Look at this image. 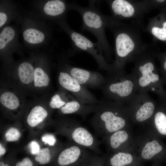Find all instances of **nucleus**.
<instances>
[{
    "label": "nucleus",
    "instance_id": "obj_1",
    "mask_svg": "<svg viewBox=\"0 0 166 166\" xmlns=\"http://www.w3.org/2000/svg\"><path fill=\"white\" fill-rule=\"evenodd\" d=\"M106 27L112 32L115 41V59L109 70L113 74L121 73L127 61L136 59L148 46L141 39L142 23L132 21L126 23L107 16Z\"/></svg>",
    "mask_w": 166,
    "mask_h": 166
},
{
    "label": "nucleus",
    "instance_id": "obj_2",
    "mask_svg": "<svg viewBox=\"0 0 166 166\" xmlns=\"http://www.w3.org/2000/svg\"><path fill=\"white\" fill-rule=\"evenodd\" d=\"M96 1H90L88 6L84 7L75 2L72 4V9L78 12L82 19L81 30L89 31L97 39L96 43L100 52L109 58L112 53L111 48L105 33L107 16L102 14L95 5Z\"/></svg>",
    "mask_w": 166,
    "mask_h": 166
},
{
    "label": "nucleus",
    "instance_id": "obj_3",
    "mask_svg": "<svg viewBox=\"0 0 166 166\" xmlns=\"http://www.w3.org/2000/svg\"><path fill=\"white\" fill-rule=\"evenodd\" d=\"M116 103L100 102L91 121L97 135L103 136L106 134L121 130L125 126L124 119L116 109Z\"/></svg>",
    "mask_w": 166,
    "mask_h": 166
},
{
    "label": "nucleus",
    "instance_id": "obj_4",
    "mask_svg": "<svg viewBox=\"0 0 166 166\" xmlns=\"http://www.w3.org/2000/svg\"><path fill=\"white\" fill-rule=\"evenodd\" d=\"M113 18L142 23L144 14L152 9L150 0H112L106 1Z\"/></svg>",
    "mask_w": 166,
    "mask_h": 166
},
{
    "label": "nucleus",
    "instance_id": "obj_5",
    "mask_svg": "<svg viewBox=\"0 0 166 166\" xmlns=\"http://www.w3.org/2000/svg\"><path fill=\"white\" fill-rule=\"evenodd\" d=\"M121 73L113 74L105 82L102 87L104 93L109 99L120 101L127 97L132 93L133 82L124 79Z\"/></svg>",
    "mask_w": 166,
    "mask_h": 166
},
{
    "label": "nucleus",
    "instance_id": "obj_6",
    "mask_svg": "<svg viewBox=\"0 0 166 166\" xmlns=\"http://www.w3.org/2000/svg\"><path fill=\"white\" fill-rule=\"evenodd\" d=\"M58 80L60 85L71 93L80 102L90 104H98L100 102L86 87L78 83L68 72H60Z\"/></svg>",
    "mask_w": 166,
    "mask_h": 166
},
{
    "label": "nucleus",
    "instance_id": "obj_7",
    "mask_svg": "<svg viewBox=\"0 0 166 166\" xmlns=\"http://www.w3.org/2000/svg\"><path fill=\"white\" fill-rule=\"evenodd\" d=\"M69 31V35L75 50L88 53L94 58L99 69L109 70L110 65L106 62L103 55L98 49L96 43L92 42L83 35L73 30Z\"/></svg>",
    "mask_w": 166,
    "mask_h": 166
},
{
    "label": "nucleus",
    "instance_id": "obj_8",
    "mask_svg": "<svg viewBox=\"0 0 166 166\" xmlns=\"http://www.w3.org/2000/svg\"><path fill=\"white\" fill-rule=\"evenodd\" d=\"M68 72L80 84L91 88H102L106 79L99 72L79 67L70 66Z\"/></svg>",
    "mask_w": 166,
    "mask_h": 166
},
{
    "label": "nucleus",
    "instance_id": "obj_9",
    "mask_svg": "<svg viewBox=\"0 0 166 166\" xmlns=\"http://www.w3.org/2000/svg\"><path fill=\"white\" fill-rule=\"evenodd\" d=\"M90 152L87 149L73 143L59 154L58 163L61 166H66L78 163L90 158Z\"/></svg>",
    "mask_w": 166,
    "mask_h": 166
},
{
    "label": "nucleus",
    "instance_id": "obj_10",
    "mask_svg": "<svg viewBox=\"0 0 166 166\" xmlns=\"http://www.w3.org/2000/svg\"><path fill=\"white\" fill-rule=\"evenodd\" d=\"M99 104H85L75 98L66 103L60 110L64 114H75L85 117L91 113H94L97 109Z\"/></svg>",
    "mask_w": 166,
    "mask_h": 166
},
{
    "label": "nucleus",
    "instance_id": "obj_11",
    "mask_svg": "<svg viewBox=\"0 0 166 166\" xmlns=\"http://www.w3.org/2000/svg\"><path fill=\"white\" fill-rule=\"evenodd\" d=\"M148 23L144 28V30L151 35L155 38L162 41H166V21L162 23L160 27L150 18H148Z\"/></svg>",
    "mask_w": 166,
    "mask_h": 166
},
{
    "label": "nucleus",
    "instance_id": "obj_12",
    "mask_svg": "<svg viewBox=\"0 0 166 166\" xmlns=\"http://www.w3.org/2000/svg\"><path fill=\"white\" fill-rule=\"evenodd\" d=\"M48 113L46 110L40 106L33 108L27 117V121L28 124L32 127L37 125L46 117Z\"/></svg>",
    "mask_w": 166,
    "mask_h": 166
},
{
    "label": "nucleus",
    "instance_id": "obj_13",
    "mask_svg": "<svg viewBox=\"0 0 166 166\" xmlns=\"http://www.w3.org/2000/svg\"><path fill=\"white\" fill-rule=\"evenodd\" d=\"M34 67L30 63L24 62L21 63L18 68V74L21 82L25 84L31 83L34 80Z\"/></svg>",
    "mask_w": 166,
    "mask_h": 166
},
{
    "label": "nucleus",
    "instance_id": "obj_14",
    "mask_svg": "<svg viewBox=\"0 0 166 166\" xmlns=\"http://www.w3.org/2000/svg\"><path fill=\"white\" fill-rule=\"evenodd\" d=\"M66 6L65 3L61 0L49 1L45 5L44 10L49 15L57 16L63 14L65 11Z\"/></svg>",
    "mask_w": 166,
    "mask_h": 166
},
{
    "label": "nucleus",
    "instance_id": "obj_15",
    "mask_svg": "<svg viewBox=\"0 0 166 166\" xmlns=\"http://www.w3.org/2000/svg\"><path fill=\"white\" fill-rule=\"evenodd\" d=\"M133 158L130 153L119 152L113 155L109 160L111 166H128L133 164Z\"/></svg>",
    "mask_w": 166,
    "mask_h": 166
},
{
    "label": "nucleus",
    "instance_id": "obj_16",
    "mask_svg": "<svg viewBox=\"0 0 166 166\" xmlns=\"http://www.w3.org/2000/svg\"><path fill=\"white\" fill-rule=\"evenodd\" d=\"M162 149V146L156 140H154L145 144L142 151L141 156L144 160H150Z\"/></svg>",
    "mask_w": 166,
    "mask_h": 166
},
{
    "label": "nucleus",
    "instance_id": "obj_17",
    "mask_svg": "<svg viewBox=\"0 0 166 166\" xmlns=\"http://www.w3.org/2000/svg\"><path fill=\"white\" fill-rule=\"evenodd\" d=\"M0 101L3 105L10 109H17L19 105L18 97L14 93L10 92L2 93L0 96Z\"/></svg>",
    "mask_w": 166,
    "mask_h": 166
},
{
    "label": "nucleus",
    "instance_id": "obj_18",
    "mask_svg": "<svg viewBox=\"0 0 166 166\" xmlns=\"http://www.w3.org/2000/svg\"><path fill=\"white\" fill-rule=\"evenodd\" d=\"M154 109V105L152 102L148 101L144 103L136 113V120L142 122L148 119L152 115Z\"/></svg>",
    "mask_w": 166,
    "mask_h": 166
},
{
    "label": "nucleus",
    "instance_id": "obj_19",
    "mask_svg": "<svg viewBox=\"0 0 166 166\" xmlns=\"http://www.w3.org/2000/svg\"><path fill=\"white\" fill-rule=\"evenodd\" d=\"M128 138L127 132L124 131L119 130L113 132L109 137L110 146L113 149H117L127 140Z\"/></svg>",
    "mask_w": 166,
    "mask_h": 166
},
{
    "label": "nucleus",
    "instance_id": "obj_20",
    "mask_svg": "<svg viewBox=\"0 0 166 166\" xmlns=\"http://www.w3.org/2000/svg\"><path fill=\"white\" fill-rule=\"evenodd\" d=\"M23 36L26 42L33 44L42 42L45 38L42 33L34 29H29L25 30L23 32Z\"/></svg>",
    "mask_w": 166,
    "mask_h": 166
},
{
    "label": "nucleus",
    "instance_id": "obj_21",
    "mask_svg": "<svg viewBox=\"0 0 166 166\" xmlns=\"http://www.w3.org/2000/svg\"><path fill=\"white\" fill-rule=\"evenodd\" d=\"M34 70V80L35 86L40 87L48 86L50 79L47 74L41 68H37Z\"/></svg>",
    "mask_w": 166,
    "mask_h": 166
},
{
    "label": "nucleus",
    "instance_id": "obj_22",
    "mask_svg": "<svg viewBox=\"0 0 166 166\" xmlns=\"http://www.w3.org/2000/svg\"><path fill=\"white\" fill-rule=\"evenodd\" d=\"M15 32L14 29L10 27H5L0 34V49H3L8 43L14 38Z\"/></svg>",
    "mask_w": 166,
    "mask_h": 166
},
{
    "label": "nucleus",
    "instance_id": "obj_23",
    "mask_svg": "<svg viewBox=\"0 0 166 166\" xmlns=\"http://www.w3.org/2000/svg\"><path fill=\"white\" fill-rule=\"evenodd\" d=\"M156 127L159 132L166 135V116L161 112H158L154 117Z\"/></svg>",
    "mask_w": 166,
    "mask_h": 166
},
{
    "label": "nucleus",
    "instance_id": "obj_24",
    "mask_svg": "<svg viewBox=\"0 0 166 166\" xmlns=\"http://www.w3.org/2000/svg\"><path fill=\"white\" fill-rule=\"evenodd\" d=\"M69 101L65 94L56 93L51 98L49 105L53 109H60Z\"/></svg>",
    "mask_w": 166,
    "mask_h": 166
},
{
    "label": "nucleus",
    "instance_id": "obj_25",
    "mask_svg": "<svg viewBox=\"0 0 166 166\" xmlns=\"http://www.w3.org/2000/svg\"><path fill=\"white\" fill-rule=\"evenodd\" d=\"M35 160L41 164H45L50 160L51 155L48 148H42L36 154Z\"/></svg>",
    "mask_w": 166,
    "mask_h": 166
},
{
    "label": "nucleus",
    "instance_id": "obj_26",
    "mask_svg": "<svg viewBox=\"0 0 166 166\" xmlns=\"http://www.w3.org/2000/svg\"><path fill=\"white\" fill-rule=\"evenodd\" d=\"M21 136L19 131L16 128H9L5 134L6 140L8 141H14L18 140Z\"/></svg>",
    "mask_w": 166,
    "mask_h": 166
},
{
    "label": "nucleus",
    "instance_id": "obj_27",
    "mask_svg": "<svg viewBox=\"0 0 166 166\" xmlns=\"http://www.w3.org/2000/svg\"><path fill=\"white\" fill-rule=\"evenodd\" d=\"M42 139L45 144H48L50 146L54 145L56 142V139L54 136L51 134L44 135L42 137Z\"/></svg>",
    "mask_w": 166,
    "mask_h": 166
},
{
    "label": "nucleus",
    "instance_id": "obj_28",
    "mask_svg": "<svg viewBox=\"0 0 166 166\" xmlns=\"http://www.w3.org/2000/svg\"><path fill=\"white\" fill-rule=\"evenodd\" d=\"M29 146L31 152L33 154H36L40 150L39 145L36 141H33L31 142Z\"/></svg>",
    "mask_w": 166,
    "mask_h": 166
},
{
    "label": "nucleus",
    "instance_id": "obj_29",
    "mask_svg": "<svg viewBox=\"0 0 166 166\" xmlns=\"http://www.w3.org/2000/svg\"><path fill=\"white\" fill-rule=\"evenodd\" d=\"M33 163L27 157L24 158L22 161L18 162L15 166H33Z\"/></svg>",
    "mask_w": 166,
    "mask_h": 166
},
{
    "label": "nucleus",
    "instance_id": "obj_30",
    "mask_svg": "<svg viewBox=\"0 0 166 166\" xmlns=\"http://www.w3.org/2000/svg\"><path fill=\"white\" fill-rule=\"evenodd\" d=\"M7 17L6 14L3 13H0V27H1L6 22Z\"/></svg>",
    "mask_w": 166,
    "mask_h": 166
},
{
    "label": "nucleus",
    "instance_id": "obj_31",
    "mask_svg": "<svg viewBox=\"0 0 166 166\" xmlns=\"http://www.w3.org/2000/svg\"><path fill=\"white\" fill-rule=\"evenodd\" d=\"M6 152L5 148L2 146L1 144H0V156L4 155Z\"/></svg>",
    "mask_w": 166,
    "mask_h": 166
},
{
    "label": "nucleus",
    "instance_id": "obj_32",
    "mask_svg": "<svg viewBox=\"0 0 166 166\" xmlns=\"http://www.w3.org/2000/svg\"><path fill=\"white\" fill-rule=\"evenodd\" d=\"M0 166H9V165L7 164H4L3 162L1 161L0 162Z\"/></svg>",
    "mask_w": 166,
    "mask_h": 166
},
{
    "label": "nucleus",
    "instance_id": "obj_33",
    "mask_svg": "<svg viewBox=\"0 0 166 166\" xmlns=\"http://www.w3.org/2000/svg\"><path fill=\"white\" fill-rule=\"evenodd\" d=\"M164 68L165 70H166V61H165L164 63Z\"/></svg>",
    "mask_w": 166,
    "mask_h": 166
}]
</instances>
